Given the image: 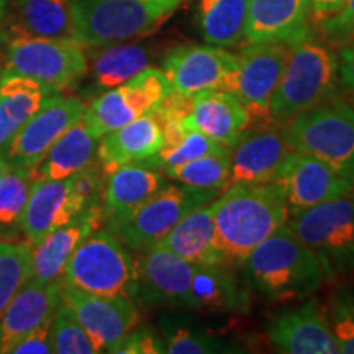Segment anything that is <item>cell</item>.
I'll list each match as a JSON object with an SVG mask.
<instances>
[{"label": "cell", "mask_w": 354, "mask_h": 354, "mask_svg": "<svg viewBox=\"0 0 354 354\" xmlns=\"http://www.w3.org/2000/svg\"><path fill=\"white\" fill-rule=\"evenodd\" d=\"M290 55L289 43H248L236 56L228 92L240 99L251 120L269 122V105Z\"/></svg>", "instance_id": "obj_11"}, {"label": "cell", "mask_w": 354, "mask_h": 354, "mask_svg": "<svg viewBox=\"0 0 354 354\" xmlns=\"http://www.w3.org/2000/svg\"><path fill=\"white\" fill-rule=\"evenodd\" d=\"M289 44V59L269 105V122L279 127L330 100L339 87L338 56L328 44L313 32Z\"/></svg>", "instance_id": "obj_3"}, {"label": "cell", "mask_w": 354, "mask_h": 354, "mask_svg": "<svg viewBox=\"0 0 354 354\" xmlns=\"http://www.w3.org/2000/svg\"><path fill=\"white\" fill-rule=\"evenodd\" d=\"M61 300L63 282H26L0 315V354L12 353L30 331L51 320Z\"/></svg>", "instance_id": "obj_19"}, {"label": "cell", "mask_w": 354, "mask_h": 354, "mask_svg": "<svg viewBox=\"0 0 354 354\" xmlns=\"http://www.w3.org/2000/svg\"><path fill=\"white\" fill-rule=\"evenodd\" d=\"M294 151L322 159L354 185V107L325 100L282 127Z\"/></svg>", "instance_id": "obj_6"}, {"label": "cell", "mask_w": 354, "mask_h": 354, "mask_svg": "<svg viewBox=\"0 0 354 354\" xmlns=\"http://www.w3.org/2000/svg\"><path fill=\"white\" fill-rule=\"evenodd\" d=\"M81 215L74 202L71 179L37 180L30 190L24 215L20 221V232L25 240L37 243L53 230L68 225Z\"/></svg>", "instance_id": "obj_22"}, {"label": "cell", "mask_w": 354, "mask_h": 354, "mask_svg": "<svg viewBox=\"0 0 354 354\" xmlns=\"http://www.w3.org/2000/svg\"><path fill=\"white\" fill-rule=\"evenodd\" d=\"M241 268L248 287L276 302L304 299L331 281L322 261L287 225L256 246Z\"/></svg>", "instance_id": "obj_2"}, {"label": "cell", "mask_w": 354, "mask_h": 354, "mask_svg": "<svg viewBox=\"0 0 354 354\" xmlns=\"http://www.w3.org/2000/svg\"><path fill=\"white\" fill-rule=\"evenodd\" d=\"M339 87L354 95V38L343 44L338 56Z\"/></svg>", "instance_id": "obj_43"}, {"label": "cell", "mask_w": 354, "mask_h": 354, "mask_svg": "<svg viewBox=\"0 0 354 354\" xmlns=\"http://www.w3.org/2000/svg\"><path fill=\"white\" fill-rule=\"evenodd\" d=\"M84 110L86 105L76 97L53 94L3 146L8 165L33 169L63 133L81 120Z\"/></svg>", "instance_id": "obj_12"}, {"label": "cell", "mask_w": 354, "mask_h": 354, "mask_svg": "<svg viewBox=\"0 0 354 354\" xmlns=\"http://www.w3.org/2000/svg\"><path fill=\"white\" fill-rule=\"evenodd\" d=\"M33 183L32 169L19 166H10L0 177V241L15 240L19 234Z\"/></svg>", "instance_id": "obj_32"}, {"label": "cell", "mask_w": 354, "mask_h": 354, "mask_svg": "<svg viewBox=\"0 0 354 354\" xmlns=\"http://www.w3.org/2000/svg\"><path fill=\"white\" fill-rule=\"evenodd\" d=\"M149 64V53L135 43H115L102 46L92 63V79L97 88L118 87Z\"/></svg>", "instance_id": "obj_31"}, {"label": "cell", "mask_w": 354, "mask_h": 354, "mask_svg": "<svg viewBox=\"0 0 354 354\" xmlns=\"http://www.w3.org/2000/svg\"><path fill=\"white\" fill-rule=\"evenodd\" d=\"M251 123L250 112L236 95L221 88H210L190 94L189 112L180 125L232 148L250 130Z\"/></svg>", "instance_id": "obj_18"}, {"label": "cell", "mask_w": 354, "mask_h": 354, "mask_svg": "<svg viewBox=\"0 0 354 354\" xmlns=\"http://www.w3.org/2000/svg\"><path fill=\"white\" fill-rule=\"evenodd\" d=\"M320 33L328 44L343 46L354 38V0H346L335 15L320 21Z\"/></svg>", "instance_id": "obj_40"}, {"label": "cell", "mask_w": 354, "mask_h": 354, "mask_svg": "<svg viewBox=\"0 0 354 354\" xmlns=\"http://www.w3.org/2000/svg\"><path fill=\"white\" fill-rule=\"evenodd\" d=\"M248 290L223 264H196L190 292V310L207 312H248Z\"/></svg>", "instance_id": "obj_27"}, {"label": "cell", "mask_w": 354, "mask_h": 354, "mask_svg": "<svg viewBox=\"0 0 354 354\" xmlns=\"http://www.w3.org/2000/svg\"><path fill=\"white\" fill-rule=\"evenodd\" d=\"M63 302L92 339L97 353H117L140 320L135 300L92 295L63 284Z\"/></svg>", "instance_id": "obj_13"}, {"label": "cell", "mask_w": 354, "mask_h": 354, "mask_svg": "<svg viewBox=\"0 0 354 354\" xmlns=\"http://www.w3.org/2000/svg\"><path fill=\"white\" fill-rule=\"evenodd\" d=\"M287 228L322 261L330 279L354 272V189L310 209L290 212Z\"/></svg>", "instance_id": "obj_7"}, {"label": "cell", "mask_w": 354, "mask_h": 354, "mask_svg": "<svg viewBox=\"0 0 354 354\" xmlns=\"http://www.w3.org/2000/svg\"><path fill=\"white\" fill-rule=\"evenodd\" d=\"M174 91L165 71L145 68L122 86L109 88L86 107L82 122L97 138L148 113Z\"/></svg>", "instance_id": "obj_10"}, {"label": "cell", "mask_w": 354, "mask_h": 354, "mask_svg": "<svg viewBox=\"0 0 354 354\" xmlns=\"http://www.w3.org/2000/svg\"><path fill=\"white\" fill-rule=\"evenodd\" d=\"M97 146H99V138L88 131L81 118L63 133V136L51 146L46 156L33 167V177L37 180L68 179L94 162Z\"/></svg>", "instance_id": "obj_28"}, {"label": "cell", "mask_w": 354, "mask_h": 354, "mask_svg": "<svg viewBox=\"0 0 354 354\" xmlns=\"http://www.w3.org/2000/svg\"><path fill=\"white\" fill-rule=\"evenodd\" d=\"M194 269L196 264L156 245L138 261L136 299L146 305L190 308Z\"/></svg>", "instance_id": "obj_17"}, {"label": "cell", "mask_w": 354, "mask_h": 354, "mask_svg": "<svg viewBox=\"0 0 354 354\" xmlns=\"http://www.w3.org/2000/svg\"><path fill=\"white\" fill-rule=\"evenodd\" d=\"M328 318L338 351L354 354V292L342 290L335 295Z\"/></svg>", "instance_id": "obj_38"}, {"label": "cell", "mask_w": 354, "mask_h": 354, "mask_svg": "<svg viewBox=\"0 0 354 354\" xmlns=\"http://www.w3.org/2000/svg\"><path fill=\"white\" fill-rule=\"evenodd\" d=\"M63 284L86 294L136 300L138 261L109 230H94L71 256Z\"/></svg>", "instance_id": "obj_5"}, {"label": "cell", "mask_w": 354, "mask_h": 354, "mask_svg": "<svg viewBox=\"0 0 354 354\" xmlns=\"http://www.w3.org/2000/svg\"><path fill=\"white\" fill-rule=\"evenodd\" d=\"M216 243L228 268H241L256 246L287 225L290 210L274 184H232L210 202Z\"/></svg>", "instance_id": "obj_1"}, {"label": "cell", "mask_w": 354, "mask_h": 354, "mask_svg": "<svg viewBox=\"0 0 354 354\" xmlns=\"http://www.w3.org/2000/svg\"><path fill=\"white\" fill-rule=\"evenodd\" d=\"M71 6L73 0H15L10 33L43 38H73Z\"/></svg>", "instance_id": "obj_29"}, {"label": "cell", "mask_w": 354, "mask_h": 354, "mask_svg": "<svg viewBox=\"0 0 354 354\" xmlns=\"http://www.w3.org/2000/svg\"><path fill=\"white\" fill-rule=\"evenodd\" d=\"M69 179L74 202H76L81 215L87 214V212L100 210L105 183H107V174H105L100 165L92 162V165L71 176Z\"/></svg>", "instance_id": "obj_37"}, {"label": "cell", "mask_w": 354, "mask_h": 354, "mask_svg": "<svg viewBox=\"0 0 354 354\" xmlns=\"http://www.w3.org/2000/svg\"><path fill=\"white\" fill-rule=\"evenodd\" d=\"M228 343L215 336L180 328L171 331L165 339V353L169 354H209V353H236Z\"/></svg>", "instance_id": "obj_39"}, {"label": "cell", "mask_w": 354, "mask_h": 354, "mask_svg": "<svg viewBox=\"0 0 354 354\" xmlns=\"http://www.w3.org/2000/svg\"><path fill=\"white\" fill-rule=\"evenodd\" d=\"M305 2L312 13V20L322 21L342 10L346 0H305Z\"/></svg>", "instance_id": "obj_44"}, {"label": "cell", "mask_w": 354, "mask_h": 354, "mask_svg": "<svg viewBox=\"0 0 354 354\" xmlns=\"http://www.w3.org/2000/svg\"><path fill=\"white\" fill-rule=\"evenodd\" d=\"M8 167H10V165H8L7 158L3 156L2 153H0V177H2L3 174H6V172L8 171Z\"/></svg>", "instance_id": "obj_46"}, {"label": "cell", "mask_w": 354, "mask_h": 354, "mask_svg": "<svg viewBox=\"0 0 354 354\" xmlns=\"http://www.w3.org/2000/svg\"><path fill=\"white\" fill-rule=\"evenodd\" d=\"M33 243L28 240L0 241V315L17 292L30 281Z\"/></svg>", "instance_id": "obj_34"}, {"label": "cell", "mask_w": 354, "mask_h": 354, "mask_svg": "<svg viewBox=\"0 0 354 354\" xmlns=\"http://www.w3.org/2000/svg\"><path fill=\"white\" fill-rule=\"evenodd\" d=\"M236 63V55L220 46L183 44L167 53L162 71L174 91L197 94L210 88L228 91Z\"/></svg>", "instance_id": "obj_15"}, {"label": "cell", "mask_w": 354, "mask_h": 354, "mask_svg": "<svg viewBox=\"0 0 354 354\" xmlns=\"http://www.w3.org/2000/svg\"><path fill=\"white\" fill-rule=\"evenodd\" d=\"M192 264H223L218 243L214 212L210 205H202L189 212L169 233L158 243Z\"/></svg>", "instance_id": "obj_26"}, {"label": "cell", "mask_w": 354, "mask_h": 354, "mask_svg": "<svg viewBox=\"0 0 354 354\" xmlns=\"http://www.w3.org/2000/svg\"><path fill=\"white\" fill-rule=\"evenodd\" d=\"M55 318V317H53ZM51 320H46L41 325L37 326V328L30 331L25 338H21L17 346L13 348L12 353L15 354H48L53 353L51 348Z\"/></svg>", "instance_id": "obj_42"}, {"label": "cell", "mask_w": 354, "mask_h": 354, "mask_svg": "<svg viewBox=\"0 0 354 354\" xmlns=\"http://www.w3.org/2000/svg\"><path fill=\"white\" fill-rule=\"evenodd\" d=\"M51 348L57 354H94L97 349L73 310L61 300L51 325Z\"/></svg>", "instance_id": "obj_36"}, {"label": "cell", "mask_w": 354, "mask_h": 354, "mask_svg": "<svg viewBox=\"0 0 354 354\" xmlns=\"http://www.w3.org/2000/svg\"><path fill=\"white\" fill-rule=\"evenodd\" d=\"M272 346L287 354H336L328 310L320 300L310 299L299 307L274 317L268 326Z\"/></svg>", "instance_id": "obj_16"}, {"label": "cell", "mask_w": 354, "mask_h": 354, "mask_svg": "<svg viewBox=\"0 0 354 354\" xmlns=\"http://www.w3.org/2000/svg\"><path fill=\"white\" fill-rule=\"evenodd\" d=\"M171 183L161 171L133 162L118 167L107 176L102 197V218L107 221L138 207L140 203L156 196Z\"/></svg>", "instance_id": "obj_25"}, {"label": "cell", "mask_w": 354, "mask_h": 354, "mask_svg": "<svg viewBox=\"0 0 354 354\" xmlns=\"http://www.w3.org/2000/svg\"><path fill=\"white\" fill-rule=\"evenodd\" d=\"M6 71L28 76L55 92L74 87L88 71L86 48L73 38H43L12 33Z\"/></svg>", "instance_id": "obj_9"}, {"label": "cell", "mask_w": 354, "mask_h": 354, "mask_svg": "<svg viewBox=\"0 0 354 354\" xmlns=\"http://www.w3.org/2000/svg\"><path fill=\"white\" fill-rule=\"evenodd\" d=\"M122 354H159L165 353V342L156 331L141 326L133 328L125 339H123L118 351Z\"/></svg>", "instance_id": "obj_41"}, {"label": "cell", "mask_w": 354, "mask_h": 354, "mask_svg": "<svg viewBox=\"0 0 354 354\" xmlns=\"http://www.w3.org/2000/svg\"><path fill=\"white\" fill-rule=\"evenodd\" d=\"M162 146V127L151 110L99 140L97 158L105 174L151 158Z\"/></svg>", "instance_id": "obj_24"}, {"label": "cell", "mask_w": 354, "mask_h": 354, "mask_svg": "<svg viewBox=\"0 0 354 354\" xmlns=\"http://www.w3.org/2000/svg\"><path fill=\"white\" fill-rule=\"evenodd\" d=\"M305 0H248L246 43H294L312 33Z\"/></svg>", "instance_id": "obj_21"}, {"label": "cell", "mask_w": 354, "mask_h": 354, "mask_svg": "<svg viewBox=\"0 0 354 354\" xmlns=\"http://www.w3.org/2000/svg\"><path fill=\"white\" fill-rule=\"evenodd\" d=\"M189 0H73V38L84 48L130 41L156 32Z\"/></svg>", "instance_id": "obj_4"}, {"label": "cell", "mask_w": 354, "mask_h": 354, "mask_svg": "<svg viewBox=\"0 0 354 354\" xmlns=\"http://www.w3.org/2000/svg\"><path fill=\"white\" fill-rule=\"evenodd\" d=\"M7 15V0H0V39L3 37V21Z\"/></svg>", "instance_id": "obj_45"}, {"label": "cell", "mask_w": 354, "mask_h": 354, "mask_svg": "<svg viewBox=\"0 0 354 354\" xmlns=\"http://www.w3.org/2000/svg\"><path fill=\"white\" fill-rule=\"evenodd\" d=\"M292 151L282 130L245 133L230 153V184H271Z\"/></svg>", "instance_id": "obj_20"}, {"label": "cell", "mask_w": 354, "mask_h": 354, "mask_svg": "<svg viewBox=\"0 0 354 354\" xmlns=\"http://www.w3.org/2000/svg\"><path fill=\"white\" fill-rule=\"evenodd\" d=\"M53 94L57 92L39 82L26 91L0 97V151Z\"/></svg>", "instance_id": "obj_35"}, {"label": "cell", "mask_w": 354, "mask_h": 354, "mask_svg": "<svg viewBox=\"0 0 354 354\" xmlns=\"http://www.w3.org/2000/svg\"><path fill=\"white\" fill-rule=\"evenodd\" d=\"M271 184L282 194L290 212L310 209L354 189L346 177L322 159L294 149L287 154Z\"/></svg>", "instance_id": "obj_14"}, {"label": "cell", "mask_w": 354, "mask_h": 354, "mask_svg": "<svg viewBox=\"0 0 354 354\" xmlns=\"http://www.w3.org/2000/svg\"><path fill=\"white\" fill-rule=\"evenodd\" d=\"M218 194L220 190L169 184L133 210L105 223L109 232H112L128 250L145 253L156 246L189 212L210 203Z\"/></svg>", "instance_id": "obj_8"}, {"label": "cell", "mask_w": 354, "mask_h": 354, "mask_svg": "<svg viewBox=\"0 0 354 354\" xmlns=\"http://www.w3.org/2000/svg\"><path fill=\"white\" fill-rule=\"evenodd\" d=\"M248 0H197L196 19L212 46L232 48L245 39Z\"/></svg>", "instance_id": "obj_30"}, {"label": "cell", "mask_w": 354, "mask_h": 354, "mask_svg": "<svg viewBox=\"0 0 354 354\" xmlns=\"http://www.w3.org/2000/svg\"><path fill=\"white\" fill-rule=\"evenodd\" d=\"M230 153L232 148L225 151L207 154L184 165L167 167L162 171L167 179L174 183L185 184L189 187L220 190L223 192L230 184Z\"/></svg>", "instance_id": "obj_33"}, {"label": "cell", "mask_w": 354, "mask_h": 354, "mask_svg": "<svg viewBox=\"0 0 354 354\" xmlns=\"http://www.w3.org/2000/svg\"><path fill=\"white\" fill-rule=\"evenodd\" d=\"M104 221L102 212L94 210L79 215L71 223L53 230L33 245L32 274L30 281L35 282H63L71 256L82 240Z\"/></svg>", "instance_id": "obj_23"}]
</instances>
